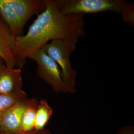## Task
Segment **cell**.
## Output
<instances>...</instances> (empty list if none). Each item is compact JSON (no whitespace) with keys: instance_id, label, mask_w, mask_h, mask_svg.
Here are the masks:
<instances>
[{"instance_id":"6da1fadb","label":"cell","mask_w":134,"mask_h":134,"mask_svg":"<svg viewBox=\"0 0 134 134\" xmlns=\"http://www.w3.org/2000/svg\"><path fill=\"white\" fill-rule=\"evenodd\" d=\"M45 8L24 35L15 37L13 54L16 66L24 67L26 59L49 41L61 39L77 43L83 33V14H63L56 1L45 0Z\"/></svg>"},{"instance_id":"7a4b0ae2","label":"cell","mask_w":134,"mask_h":134,"mask_svg":"<svg viewBox=\"0 0 134 134\" xmlns=\"http://www.w3.org/2000/svg\"><path fill=\"white\" fill-rule=\"evenodd\" d=\"M45 8L44 1L0 0V15L14 37L22 36L27 20Z\"/></svg>"},{"instance_id":"3957f363","label":"cell","mask_w":134,"mask_h":134,"mask_svg":"<svg viewBox=\"0 0 134 134\" xmlns=\"http://www.w3.org/2000/svg\"><path fill=\"white\" fill-rule=\"evenodd\" d=\"M75 48L76 44L61 39L52 40L42 48L57 64L60 69L63 81L74 93L77 91V72L72 67L70 55Z\"/></svg>"},{"instance_id":"277c9868","label":"cell","mask_w":134,"mask_h":134,"mask_svg":"<svg viewBox=\"0 0 134 134\" xmlns=\"http://www.w3.org/2000/svg\"><path fill=\"white\" fill-rule=\"evenodd\" d=\"M58 8L65 15L112 12L122 14L128 3L122 0L56 1Z\"/></svg>"},{"instance_id":"5b68a950","label":"cell","mask_w":134,"mask_h":134,"mask_svg":"<svg viewBox=\"0 0 134 134\" xmlns=\"http://www.w3.org/2000/svg\"><path fill=\"white\" fill-rule=\"evenodd\" d=\"M29 58L37 64V74L57 92L74 93L63 81L57 64L41 48L31 54Z\"/></svg>"},{"instance_id":"8992f818","label":"cell","mask_w":134,"mask_h":134,"mask_svg":"<svg viewBox=\"0 0 134 134\" xmlns=\"http://www.w3.org/2000/svg\"><path fill=\"white\" fill-rule=\"evenodd\" d=\"M32 100L27 97L18 101L8 109L0 113V131L1 133L19 132L21 120L24 112Z\"/></svg>"},{"instance_id":"52a82bcc","label":"cell","mask_w":134,"mask_h":134,"mask_svg":"<svg viewBox=\"0 0 134 134\" xmlns=\"http://www.w3.org/2000/svg\"><path fill=\"white\" fill-rule=\"evenodd\" d=\"M21 70L10 68L3 64L0 67V94H7L22 90Z\"/></svg>"},{"instance_id":"ba28073f","label":"cell","mask_w":134,"mask_h":134,"mask_svg":"<svg viewBox=\"0 0 134 134\" xmlns=\"http://www.w3.org/2000/svg\"><path fill=\"white\" fill-rule=\"evenodd\" d=\"M15 39L8 26L0 18V58L7 67L12 69L16 67L13 54Z\"/></svg>"},{"instance_id":"9c48e42d","label":"cell","mask_w":134,"mask_h":134,"mask_svg":"<svg viewBox=\"0 0 134 134\" xmlns=\"http://www.w3.org/2000/svg\"><path fill=\"white\" fill-rule=\"evenodd\" d=\"M53 110L45 99L38 101L36 112L34 130L36 131L45 129L51 117L53 115Z\"/></svg>"},{"instance_id":"30bf717a","label":"cell","mask_w":134,"mask_h":134,"mask_svg":"<svg viewBox=\"0 0 134 134\" xmlns=\"http://www.w3.org/2000/svg\"><path fill=\"white\" fill-rule=\"evenodd\" d=\"M38 104V101L35 98L32 100L23 114L20 125V133H29L34 130V123L36 112Z\"/></svg>"},{"instance_id":"8fae6325","label":"cell","mask_w":134,"mask_h":134,"mask_svg":"<svg viewBox=\"0 0 134 134\" xmlns=\"http://www.w3.org/2000/svg\"><path fill=\"white\" fill-rule=\"evenodd\" d=\"M26 97V93L23 90L10 93L0 94V113Z\"/></svg>"},{"instance_id":"7c38bea8","label":"cell","mask_w":134,"mask_h":134,"mask_svg":"<svg viewBox=\"0 0 134 134\" xmlns=\"http://www.w3.org/2000/svg\"><path fill=\"white\" fill-rule=\"evenodd\" d=\"M125 21L131 25H134V6L132 4L126 5L121 14Z\"/></svg>"},{"instance_id":"4fadbf2b","label":"cell","mask_w":134,"mask_h":134,"mask_svg":"<svg viewBox=\"0 0 134 134\" xmlns=\"http://www.w3.org/2000/svg\"><path fill=\"white\" fill-rule=\"evenodd\" d=\"M115 134H134V127L126 125L122 127Z\"/></svg>"},{"instance_id":"5bb4252c","label":"cell","mask_w":134,"mask_h":134,"mask_svg":"<svg viewBox=\"0 0 134 134\" xmlns=\"http://www.w3.org/2000/svg\"><path fill=\"white\" fill-rule=\"evenodd\" d=\"M1 134H53L49 130L46 129L41 130H34L32 132L29 133H1Z\"/></svg>"},{"instance_id":"9a60e30c","label":"cell","mask_w":134,"mask_h":134,"mask_svg":"<svg viewBox=\"0 0 134 134\" xmlns=\"http://www.w3.org/2000/svg\"><path fill=\"white\" fill-rule=\"evenodd\" d=\"M3 64H4V62L3 60L0 58V67H1Z\"/></svg>"},{"instance_id":"2e32d148","label":"cell","mask_w":134,"mask_h":134,"mask_svg":"<svg viewBox=\"0 0 134 134\" xmlns=\"http://www.w3.org/2000/svg\"><path fill=\"white\" fill-rule=\"evenodd\" d=\"M0 134H1V131H0Z\"/></svg>"}]
</instances>
